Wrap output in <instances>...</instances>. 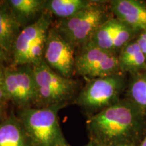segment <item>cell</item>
Returning <instances> with one entry per match:
<instances>
[{
  "label": "cell",
  "instance_id": "1",
  "mask_svg": "<svg viewBox=\"0 0 146 146\" xmlns=\"http://www.w3.org/2000/svg\"><path fill=\"white\" fill-rule=\"evenodd\" d=\"M89 140L104 146L139 145L146 133V116L127 98L87 118Z\"/></svg>",
  "mask_w": 146,
  "mask_h": 146
},
{
  "label": "cell",
  "instance_id": "2",
  "mask_svg": "<svg viewBox=\"0 0 146 146\" xmlns=\"http://www.w3.org/2000/svg\"><path fill=\"white\" fill-rule=\"evenodd\" d=\"M65 104L18 110L17 116L33 146L70 145L64 136L58 112Z\"/></svg>",
  "mask_w": 146,
  "mask_h": 146
},
{
  "label": "cell",
  "instance_id": "3",
  "mask_svg": "<svg viewBox=\"0 0 146 146\" xmlns=\"http://www.w3.org/2000/svg\"><path fill=\"white\" fill-rule=\"evenodd\" d=\"M112 17L109 1H91L86 8L70 18L60 20L54 26L76 52L87 45L96 31Z\"/></svg>",
  "mask_w": 146,
  "mask_h": 146
},
{
  "label": "cell",
  "instance_id": "4",
  "mask_svg": "<svg viewBox=\"0 0 146 146\" xmlns=\"http://www.w3.org/2000/svg\"><path fill=\"white\" fill-rule=\"evenodd\" d=\"M127 87L125 74L119 73L87 81L74 99V104L87 118L120 101Z\"/></svg>",
  "mask_w": 146,
  "mask_h": 146
},
{
  "label": "cell",
  "instance_id": "5",
  "mask_svg": "<svg viewBox=\"0 0 146 146\" xmlns=\"http://www.w3.org/2000/svg\"><path fill=\"white\" fill-rule=\"evenodd\" d=\"M52 25V16L45 11L36 21L22 28L12 47L11 66H35L41 63Z\"/></svg>",
  "mask_w": 146,
  "mask_h": 146
},
{
  "label": "cell",
  "instance_id": "6",
  "mask_svg": "<svg viewBox=\"0 0 146 146\" xmlns=\"http://www.w3.org/2000/svg\"><path fill=\"white\" fill-rule=\"evenodd\" d=\"M37 94L36 108L65 104L74 98L78 83L72 78L58 74L45 62L33 66Z\"/></svg>",
  "mask_w": 146,
  "mask_h": 146
},
{
  "label": "cell",
  "instance_id": "7",
  "mask_svg": "<svg viewBox=\"0 0 146 146\" xmlns=\"http://www.w3.org/2000/svg\"><path fill=\"white\" fill-rule=\"evenodd\" d=\"M4 82L8 102L18 110L36 108L37 94L33 66L10 65L5 68Z\"/></svg>",
  "mask_w": 146,
  "mask_h": 146
},
{
  "label": "cell",
  "instance_id": "8",
  "mask_svg": "<svg viewBox=\"0 0 146 146\" xmlns=\"http://www.w3.org/2000/svg\"><path fill=\"white\" fill-rule=\"evenodd\" d=\"M75 72L87 81L123 73L118 54L87 44L76 51Z\"/></svg>",
  "mask_w": 146,
  "mask_h": 146
},
{
  "label": "cell",
  "instance_id": "9",
  "mask_svg": "<svg viewBox=\"0 0 146 146\" xmlns=\"http://www.w3.org/2000/svg\"><path fill=\"white\" fill-rule=\"evenodd\" d=\"M76 50L54 25L51 27L45 43L43 60L52 70L66 78L75 72Z\"/></svg>",
  "mask_w": 146,
  "mask_h": 146
},
{
  "label": "cell",
  "instance_id": "10",
  "mask_svg": "<svg viewBox=\"0 0 146 146\" xmlns=\"http://www.w3.org/2000/svg\"><path fill=\"white\" fill-rule=\"evenodd\" d=\"M114 18L136 31H146V4L137 0L109 1Z\"/></svg>",
  "mask_w": 146,
  "mask_h": 146
},
{
  "label": "cell",
  "instance_id": "11",
  "mask_svg": "<svg viewBox=\"0 0 146 146\" xmlns=\"http://www.w3.org/2000/svg\"><path fill=\"white\" fill-rule=\"evenodd\" d=\"M47 0H7L4 3L22 28L34 23L45 12Z\"/></svg>",
  "mask_w": 146,
  "mask_h": 146
},
{
  "label": "cell",
  "instance_id": "12",
  "mask_svg": "<svg viewBox=\"0 0 146 146\" xmlns=\"http://www.w3.org/2000/svg\"><path fill=\"white\" fill-rule=\"evenodd\" d=\"M0 146H33L21 120L14 113L0 123Z\"/></svg>",
  "mask_w": 146,
  "mask_h": 146
},
{
  "label": "cell",
  "instance_id": "13",
  "mask_svg": "<svg viewBox=\"0 0 146 146\" xmlns=\"http://www.w3.org/2000/svg\"><path fill=\"white\" fill-rule=\"evenodd\" d=\"M118 62L121 72L131 75L146 71V58L135 40L123 47L118 53Z\"/></svg>",
  "mask_w": 146,
  "mask_h": 146
},
{
  "label": "cell",
  "instance_id": "14",
  "mask_svg": "<svg viewBox=\"0 0 146 146\" xmlns=\"http://www.w3.org/2000/svg\"><path fill=\"white\" fill-rule=\"evenodd\" d=\"M22 27L3 1L0 3V45L11 56L14 41Z\"/></svg>",
  "mask_w": 146,
  "mask_h": 146
},
{
  "label": "cell",
  "instance_id": "15",
  "mask_svg": "<svg viewBox=\"0 0 146 146\" xmlns=\"http://www.w3.org/2000/svg\"><path fill=\"white\" fill-rule=\"evenodd\" d=\"M91 2L89 0H47L45 11L60 20L66 19L86 8Z\"/></svg>",
  "mask_w": 146,
  "mask_h": 146
},
{
  "label": "cell",
  "instance_id": "16",
  "mask_svg": "<svg viewBox=\"0 0 146 146\" xmlns=\"http://www.w3.org/2000/svg\"><path fill=\"white\" fill-rule=\"evenodd\" d=\"M118 23V21L116 18H111L96 31L87 44H91L102 50L115 53L114 45L117 32Z\"/></svg>",
  "mask_w": 146,
  "mask_h": 146
},
{
  "label": "cell",
  "instance_id": "17",
  "mask_svg": "<svg viewBox=\"0 0 146 146\" xmlns=\"http://www.w3.org/2000/svg\"><path fill=\"white\" fill-rule=\"evenodd\" d=\"M126 91V98L146 116V71L131 75Z\"/></svg>",
  "mask_w": 146,
  "mask_h": 146
},
{
  "label": "cell",
  "instance_id": "18",
  "mask_svg": "<svg viewBox=\"0 0 146 146\" xmlns=\"http://www.w3.org/2000/svg\"><path fill=\"white\" fill-rule=\"evenodd\" d=\"M4 68L2 66V64L0 63V102L7 103L8 100L5 91Z\"/></svg>",
  "mask_w": 146,
  "mask_h": 146
},
{
  "label": "cell",
  "instance_id": "19",
  "mask_svg": "<svg viewBox=\"0 0 146 146\" xmlns=\"http://www.w3.org/2000/svg\"><path fill=\"white\" fill-rule=\"evenodd\" d=\"M137 44L139 45L142 52L144 54H146V31L141 32L139 35L135 40Z\"/></svg>",
  "mask_w": 146,
  "mask_h": 146
},
{
  "label": "cell",
  "instance_id": "20",
  "mask_svg": "<svg viewBox=\"0 0 146 146\" xmlns=\"http://www.w3.org/2000/svg\"><path fill=\"white\" fill-rule=\"evenodd\" d=\"M8 116L6 112V103L0 102V123Z\"/></svg>",
  "mask_w": 146,
  "mask_h": 146
},
{
  "label": "cell",
  "instance_id": "21",
  "mask_svg": "<svg viewBox=\"0 0 146 146\" xmlns=\"http://www.w3.org/2000/svg\"><path fill=\"white\" fill-rule=\"evenodd\" d=\"M8 56V55L5 53V51L3 50V48L0 45V63L2 64L3 62L5 61Z\"/></svg>",
  "mask_w": 146,
  "mask_h": 146
},
{
  "label": "cell",
  "instance_id": "22",
  "mask_svg": "<svg viewBox=\"0 0 146 146\" xmlns=\"http://www.w3.org/2000/svg\"><path fill=\"white\" fill-rule=\"evenodd\" d=\"M83 146H104V145H100V144L96 143V142H94L93 141H91V140H89L88 143H87L86 145H85Z\"/></svg>",
  "mask_w": 146,
  "mask_h": 146
},
{
  "label": "cell",
  "instance_id": "23",
  "mask_svg": "<svg viewBox=\"0 0 146 146\" xmlns=\"http://www.w3.org/2000/svg\"><path fill=\"white\" fill-rule=\"evenodd\" d=\"M138 146H146V133L144 136V137L142 139V140L139 144Z\"/></svg>",
  "mask_w": 146,
  "mask_h": 146
},
{
  "label": "cell",
  "instance_id": "24",
  "mask_svg": "<svg viewBox=\"0 0 146 146\" xmlns=\"http://www.w3.org/2000/svg\"><path fill=\"white\" fill-rule=\"evenodd\" d=\"M116 146H138V145H120Z\"/></svg>",
  "mask_w": 146,
  "mask_h": 146
},
{
  "label": "cell",
  "instance_id": "25",
  "mask_svg": "<svg viewBox=\"0 0 146 146\" xmlns=\"http://www.w3.org/2000/svg\"><path fill=\"white\" fill-rule=\"evenodd\" d=\"M145 58H146V54H145Z\"/></svg>",
  "mask_w": 146,
  "mask_h": 146
},
{
  "label": "cell",
  "instance_id": "26",
  "mask_svg": "<svg viewBox=\"0 0 146 146\" xmlns=\"http://www.w3.org/2000/svg\"><path fill=\"white\" fill-rule=\"evenodd\" d=\"M68 146H70V145H68Z\"/></svg>",
  "mask_w": 146,
  "mask_h": 146
}]
</instances>
